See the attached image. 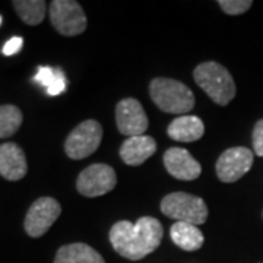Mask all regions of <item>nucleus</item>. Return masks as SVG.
<instances>
[{"label": "nucleus", "mask_w": 263, "mask_h": 263, "mask_svg": "<svg viewBox=\"0 0 263 263\" xmlns=\"http://www.w3.org/2000/svg\"><path fill=\"white\" fill-rule=\"evenodd\" d=\"M2 21H3V18H2V16H0V25H2Z\"/></svg>", "instance_id": "nucleus-24"}, {"label": "nucleus", "mask_w": 263, "mask_h": 263, "mask_svg": "<svg viewBox=\"0 0 263 263\" xmlns=\"http://www.w3.org/2000/svg\"><path fill=\"white\" fill-rule=\"evenodd\" d=\"M157 151V142L154 138L142 135V136H132L123 142L120 146V157L124 164L127 165H142L148 161Z\"/></svg>", "instance_id": "nucleus-13"}, {"label": "nucleus", "mask_w": 263, "mask_h": 263, "mask_svg": "<svg viewBox=\"0 0 263 263\" xmlns=\"http://www.w3.org/2000/svg\"><path fill=\"white\" fill-rule=\"evenodd\" d=\"M22 111L16 105L5 104L0 105V139L9 138L19 130L22 124Z\"/></svg>", "instance_id": "nucleus-18"}, {"label": "nucleus", "mask_w": 263, "mask_h": 263, "mask_svg": "<svg viewBox=\"0 0 263 263\" xmlns=\"http://www.w3.org/2000/svg\"><path fill=\"white\" fill-rule=\"evenodd\" d=\"M48 12L51 25L65 37H76L86 29L85 12L75 0H53Z\"/></svg>", "instance_id": "nucleus-6"}, {"label": "nucleus", "mask_w": 263, "mask_h": 263, "mask_svg": "<svg viewBox=\"0 0 263 263\" xmlns=\"http://www.w3.org/2000/svg\"><path fill=\"white\" fill-rule=\"evenodd\" d=\"M168 136L177 142H196L205 133V124L196 116H180L170 123Z\"/></svg>", "instance_id": "nucleus-14"}, {"label": "nucleus", "mask_w": 263, "mask_h": 263, "mask_svg": "<svg viewBox=\"0 0 263 263\" xmlns=\"http://www.w3.org/2000/svg\"><path fill=\"white\" fill-rule=\"evenodd\" d=\"M170 235L173 243L186 252H196L205 241L200 228L189 222H176L170 230Z\"/></svg>", "instance_id": "nucleus-16"}, {"label": "nucleus", "mask_w": 263, "mask_h": 263, "mask_svg": "<svg viewBox=\"0 0 263 263\" xmlns=\"http://www.w3.org/2000/svg\"><path fill=\"white\" fill-rule=\"evenodd\" d=\"M117 129L126 136H142L148 129V116L135 98H124L116 107Z\"/></svg>", "instance_id": "nucleus-10"}, {"label": "nucleus", "mask_w": 263, "mask_h": 263, "mask_svg": "<svg viewBox=\"0 0 263 263\" xmlns=\"http://www.w3.org/2000/svg\"><path fill=\"white\" fill-rule=\"evenodd\" d=\"M193 78L208 97L218 105L226 107L237 94L234 79L226 67L216 62H205L196 66Z\"/></svg>", "instance_id": "nucleus-2"}, {"label": "nucleus", "mask_w": 263, "mask_h": 263, "mask_svg": "<svg viewBox=\"0 0 263 263\" xmlns=\"http://www.w3.org/2000/svg\"><path fill=\"white\" fill-rule=\"evenodd\" d=\"M116 184V171L107 164H92L86 167L76 180V189L85 197L103 196L111 192Z\"/></svg>", "instance_id": "nucleus-7"}, {"label": "nucleus", "mask_w": 263, "mask_h": 263, "mask_svg": "<svg viewBox=\"0 0 263 263\" xmlns=\"http://www.w3.org/2000/svg\"><path fill=\"white\" fill-rule=\"evenodd\" d=\"M13 8L27 25H40L47 12V5L44 0H15Z\"/></svg>", "instance_id": "nucleus-17"}, {"label": "nucleus", "mask_w": 263, "mask_h": 263, "mask_svg": "<svg viewBox=\"0 0 263 263\" xmlns=\"http://www.w3.org/2000/svg\"><path fill=\"white\" fill-rule=\"evenodd\" d=\"M60 214L62 206L54 197H40L29 206L24 228L29 237H41L56 222Z\"/></svg>", "instance_id": "nucleus-8"}, {"label": "nucleus", "mask_w": 263, "mask_h": 263, "mask_svg": "<svg viewBox=\"0 0 263 263\" xmlns=\"http://www.w3.org/2000/svg\"><path fill=\"white\" fill-rule=\"evenodd\" d=\"M103 141V126L97 120L79 123L65 142L66 155L72 160H84L100 148Z\"/></svg>", "instance_id": "nucleus-5"}, {"label": "nucleus", "mask_w": 263, "mask_h": 263, "mask_svg": "<svg viewBox=\"0 0 263 263\" xmlns=\"http://www.w3.org/2000/svg\"><path fill=\"white\" fill-rule=\"evenodd\" d=\"M28 164L21 146L8 142L0 145V176L9 181H18L27 176Z\"/></svg>", "instance_id": "nucleus-12"}, {"label": "nucleus", "mask_w": 263, "mask_h": 263, "mask_svg": "<svg viewBox=\"0 0 263 263\" xmlns=\"http://www.w3.org/2000/svg\"><path fill=\"white\" fill-rule=\"evenodd\" d=\"M57 73H59V69L48 67V66H40L37 70V75L34 76V81L47 89L48 86L54 82Z\"/></svg>", "instance_id": "nucleus-20"}, {"label": "nucleus", "mask_w": 263, "mask_h": 263, "mask_svg": "<svg viewBox=\"0 0 263 263\" xmlns=\"http://www.w3.org/2000/svg\"><path fill=\"white\" fill-rule=\"evenodd\" d=\"M219 8L228 15H241L252 8V0H219Z\"/></svg>", "instance_id": "nucleus-19"}, {"label": "nucleus", "mask_w": 263, "mask_h": 263, "mask_svg": "<svg viewBox=\"0 0 263 263\" xmlns=\"http://www.w3.org/2000/svg\"><path fill=\"white\" fill-rule=\"evenodd\" d=\"M149 95L155 105L165 113L186 116L195 107V95L192 89L176 79H154L149 85Z\"/></svg>", "instance_id": "nucleus-3"}, {"label": "nucleus", "mask_w": 263, "mask_h": 263, "mask_svg": "<svg viewBox=\"0 0 263 263\" xmlns=\"http://www.w3.org/2000/svg\"><path fill=\"white\" fill-rule=\"evenodd\" d=\"M46 91H47V94L51 95V97H56V95H60L65 92L66 91V78H65V73H63V70H62V69H59V73H57L54 82L50 85Z\"/></svg>", "instance_id": "nucleus-22"}, {"label": "nucleus", "mask_w": 263, "mask_h": 263, "mask_svg": "<svg viewBox=\"0 0 263 263\" xmlns=\"http://www.w3.org/2000/svg\"><path fill=\"white\" fill-rule=\"evenodd\" d=\"M162 234V226L157 218L142 216L136 224L129 221L116 222L110 230V243L123 257L141 260L160 247Z\"/></svg>", "instance_id": "nucleus-1"}, {"label": "nucleus", "mask_w": 263, "mask_h": 263, "mask_svg": "<svg viewBox=\"0 0 263 263\" xmlns=\"http://www.w3.org/2000/svg\"><path fill=\"white\" fill-rule=\"evenodd\" d=\"M253 149L257 157H263V119L254 124Z\"/></svg>", "instance_id": "nucleus-21"}, {"label": "nucleus", "mask_w": 263, "mask_h": 263, "mask_svg": "<svg viewBox=\"0 0 263 263\" xmlns=\"http://www.w3.org/2000/svg\"><path fill=\"white\" fill-rule=\"evenodd\" d=\"M161 212L177 222L202 226L208 219V206L202 197L184 192L170 193L161 202Z\"/></svg>", "instance_id": "nucleus-4"}, {"label": "nucleus", "mask_w": 263, "mask_h": 263, "mask_svg": "<svg viewBox=\"0 0 263 263\" xmlns=\"http://www.w3.org/2000/svg\"><path fill=\"white\" fill-rule=\"evenodd\" d=\"M253 152L243 146L230 148L216 161V176L224 183H234L247 174L253 165Z\"/></svg>", "instance_id": "nucleus-9"}, {"label": "nucleus", "mask_w": 263, "mask_h": 263, "mask_svg": "<svg viewBox=\"0 0 263 263\" xmlns=\"http://www.w3.org/2000/svg\"><path fill=\"white\" fill-rule=\"evenodd\" d=\"M164 165L174 179L183 181L196 180L202 173L200 164L183 148H170L165 151Z\"/></svg>", "instance_id": "nucleus-11"}, {"label": "nucleus", "mask_w": 263, "mask_h": 263, "mask_svg": "<svg viewBox=\"0 0 263 263\" xmlns=\"http://www.w3.org/2000/svg\"><path fill=\"white\" fill-rule=\"evenodd\" d=\"M54 263H105V260L91 246L72 243L57 250Z\"/></svg>", "instance_id": "nucleus-15"}, {"label": "nucleus", "mask_w": 263, "mask_h": 263, "mask_svg": "<svg viewBox=\"0 0 263 263\" xmlns=\"http://www.w3.org/2000/svg\"><path fill=\"white\" fill-rule=\"evenodd\" d=\"M22 46H24V40L21 37L10 38L9 41H6V44L3 46V54L5 56H13L22 48Z\"/></svg>", "instance_id": "nucleus-23"}]
</instances>
